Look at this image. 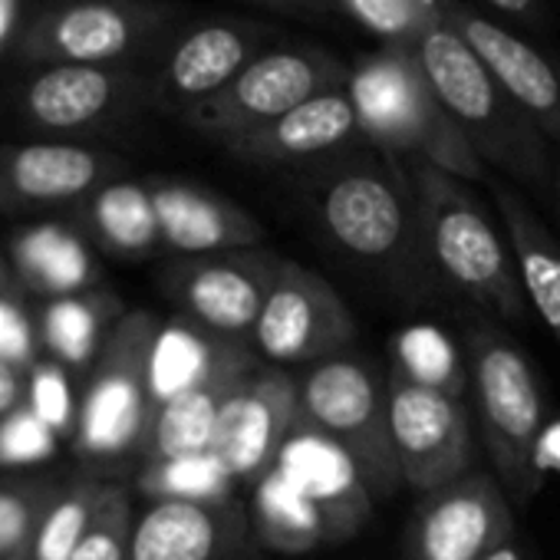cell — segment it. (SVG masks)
Wrapping results in <instances>:
<instances>
[{"label": "cell", "instance_id": "7bdbcfd3", "mask_svg": "<svg viewBox=\"0 0 560 560\" xmlns=\"http://www.w3.org/2000/svg\"><path fill=\"white\" fill-rule=\"evenodd\" d=\"M485 560H527V557H524V550H521L514 540H508L504 547H498V550H494V553H488Z\"/></svg>", "mask_w": 560, "mask_h": 560}, {"label": "cell", "instance_id": "4316f807", "mask_svg": "<svg viewBox=\"0 0 560 560\" xmlns=\"http://www.w3.org/2000/svg\"><path fill=\"white\" fill-rule=\"evenodd\" d=\"M416 386L465 399L471 389L468 363L462 343H455L439 327H406L389 337V370Z\"/></svg>", "mask_w": 560, "mask_h": 560}, {"label": "cell", "instance_id": "ac0fdd59", "mask_svg": "<svg viewBox=\"0 0 560 560\" xmlns=\"http://www.w3.org/2000/svg\"><path fill=\"white\" fill-rule=\"evenodd\" d=\"M247 534L237 501L159 498L129 534V560H228Z\"/></svg>", "mask_w": 560, "mask_h": 560}, {"label": "cell", "instance_id": "277c9868", "mask_svg": "<svg viewBox=\"0 0 560 560\" xmlns=\"http://www.w3.org/2000/svg\"><path fill=\"white\" fill-rule=\"evenodd\" d=\"M416 57L439 103L455 119L485 168H498L511 182L547 195L553 155L544 132L465 47V40L452 27L439 24L416 47Z\"/></svg>", "mask_w": 560, "mask_h": 560}, {"label": "cell", "instance_id": "b9f144b4", "mask_svg": "<svg viewBox=\"0 0 560 560\" xmlns=\"http://www.w3.org/2000/svg\"><path fill=\"white\" fill-rule=\"evenodd\" d=\"M18 18H21V0H0V50L14 40Z\"/></svg>", "mask_w": 560, "mask_h": 560}, {"label": "cell", "instance_id": "74e56055", "mask_svg": "<svg viewBox=\"0 0 560 560\" xmlns=\"http://www.w3.org/2000/svg\"><path fill=\"white\" fill-rule=\"evenodd\" d=\"M244 4L277 14V18H294V21H314V24H327L337 11L334 0H244Z\"/></svg>", "mask_w": 560, "mask_h": 560}, {"label": "cell", "instance_id": "5b68a950", "mask_svg": "<svg viewBox=\"0 0 560 560\" xmlns=\"http://www.w3.org/2000/svg\"><path fill=\"white\" fill-rule=\"evenodd\" d=\"M481 448L511 504H527L540 488L544 393L521 347L494 320H471L462 330Z\"/></svg>", "mask_w": 560, "mask_h": 560}, {"label": "cell", "instance_id": "83f0119b", "mask_svg": "<svg viewBox=\"0 0 560 560\" xmlns=\"http://www.w3.org/2000/svg\"><path fill=\"white\" fill-rule=\"evenodd\" d=\"M90 218L100 237L122 254H145L162 241L152 191L139 182H106L90 205Z\"/></svg>", "mask_w": 560, "mask_h": 560}, {"label": "cell", "instance_id": "4dcf8cb0", "mask_svg": "<svg viewBox=\"0 0 560 560\" xmlns=\"http://www.w3.org/2000/svg\"><path fill=\"white\" fill-rule=\"evenodd\" d=\"M149 491L159 498H182V501H231L234 478L221 468V462L208 455L175 458V462H155L149 481Z\"/></svg>", "mask_w": 560, "mask_h": 560}, {"label": "cell", "instance_id": "7a4b0ae2", "mask_svg": "<svg viewBox=\"0 0 560 560\" xmlns=\"http://www.w3.org/2000/svg\"><path fill=\"white\" fill-rule=\"evenodd\" d=\"M406 168L416 188L425 247L442 288L494 320L511 327L527 324L530 304L521 288L514 254L478 205L468 182L416 159H409Z\"/></svg>", "mask_w": 560, "mask_h": 560}, {"label": "cell", "instance_id": "5bb4252c", "mask_svg": "<svg viewBox=\"0 0 560 560\" xmlns=\"http://www.w3.org/2000/svg\"><path fill=\"white\" fill-rule=\"evenodd\" d=\"M301 419V376L264 363L228 399L211 439V455L234 485L254 488L277 465Z\"/></svg>", "mask_w": 560, "mask_h": 560}, {"label": "cell", "instance_id": "f35d334b", "mask_svg": "<svg viewBox=\"0 0 560 560\" xmlns=\"http://www.w3.org/2000/svg\"><path fill=\"white\" fill-rule=\"evenodd\" d=\"M27 534V508L14 494H0V553L18 547Z\"/></svg>", "mask_w": 560, "mask_h": 560}, {"label": "cell", "instance_id": "4fadbf2b", "mask_svg": "<svg viewBox=\"0 0 560 560\" xmlns=\"http://www.w3.org/2000/svg\"><path fill=\"white\" fill-rule=\"evenodd\" d=\"M386 380L402 481L425 494L475 471V429L465 399L416 386L393 373H386Z\"/></svg>", "mask_w": 560, "mask_h": 560}, {"label": "cell", "instance_id": "60d3db41", "mask_svg": "<svg viewBox=\"0 0 560 560\" xmlns=\"http://www.w3.org/2000/svg\"><path fill=\"white\" fill-rule=\"evenodd\" d=\"M18 396H21V383L14 376V366L8 360H0V416L18 406Z\"/></svg>", "mask_w": 560, "mask_h": 560}, {"label": "cell", "instance_id": "9c48e42d", "mask_svg": "<svg viewBox=\"0 0 560 560\" xmlns=\"http://www.w3.org/2000/svg\"><path fill=\"white\" fill-rule=\"evenodd\" d=\"M273 40H280V31L254 18L208 14L185 21L149 67L152 109L185 119L237 80Z\"/></svg>", "mask_w": 560, "mask_h": 560}, {"label": "cell", "instance_id": "f546056e", "mask_svg": "<svg viewBox=\"0 0 560 560\" xmlns=\"http://www.w3.org/2000/svg\"><path fill=\"white\" fill-rule=\"evenodd\" d=\"M18 254L21 264L40 280L44 288L70 294L77 288H83L90 280V254L83 247V241L57 224H44L27 231L18 241Z\"/></svg>", "mask_w": 560, "mask_h": 560}, {"label": "cell", "instance_id": "484cf974", "mask_svg": "<svg viewBox=\"0 0 560 560\" xmlns=\"http://www.w3.org/2000/svg\"><path fill=\"white\" fill-rule=\"evenodd\" d=\"M250 527L264 547L291 557L317 550L320 544H334L324 514L280 468H270L254 485Z\"/></svg>", "mask_w": 560, "mask_h": 560}, {"label": "cell", "instance_id": "836d02e7", "mask_svg": "<svg viewBox=\"0 0 560 560\" xmlns=\"http://www.w3.org/2000/svg\"><path fill=\"white\" fill-rule=\"evenodd\" d=\"M90 530V504L83 498L60 501L40 527L37 560H70Z\"/></svg>", "mask_w": 560, "mask_h": 560}, {"label": "cell", "instance_id": "8fae6325", "mask_svg": "<svg viewBox=\"0 0 560 560\" xmlns=\"http://www.w3.org/2000/svg\"><path fill=\"white\" fill-rule=\"evenodd\" d=\"M514 540V504L494 471H468L419 494L402 534V560H485Z\"/></svg>", "mask_w": 560, "mask_h": 560}, {"label": "cell", "instance_id": "2e32d148", "mask_svg": "<svg viewBox=\"0 0 560 560\" xmlns=\"http://www.w3.org/2000/svg\"><path fill=\"white\" fill-rule=\"evenodd\" d=\"M442 24L452 27L491 70V77L530 116L544 139L560 145V63L504 24L468 8L465 0H445Z\"/></svg>", "mask_w": 560, "mask_h": 560}, {"label": "cell", "instance_id": "e575fe53", "mask_svg": "<svg viewBox=\"0 0 560 560\" xmlns=\"http://www.w3.org/2000/svg\"><path fill=\"white\" fill-rule=\"evenodd\" d=\"M31 409L54 432H67L73 425V393L57 366H37L31 380Z\"/></svg>", "mask_w": 560, "mask_h": 560}, {"label": "cell", "instance_id": "30bf717a", "mask_svg": "<svg viewBox=\"0 0 560 560\" xmlns=\"http://www.w3.org/2000/svg\"><path fill=\"white\" fill-rule=\"evenodd\" d=\"M357 340V320L327 280L294 260H284L250 334V350L270 366H314Z\"/></svg>", "mask_w": 560, "mask_h": 560}, {"label": "cell", "instance_id": "d590c367", "mask_svg": "<svg viewBox=\"0 0 560 560\" xmlns=\"http://www.w3.org/2000/svg\"><path fill=\"white\" fill-rule=\"evenodd\" d=\"M129 534L132 527L126 524L122 508H113L86 530L70 560H129Z\"/></svg>", "mask_w": 560, "mask_h": 560}, {"label": "cell", "instance_id": "d4e9b609", "mask_svg": "<svg viewBox=\"0 0 560 560\" xmlns=\"http://www.w3.org/2000/svg\"><path fill=\"white\" fill-rule=\"evenodd\" d=\"M264 366L257 353H247L234 366L221 370L214 380L205 386L165 402L155 409L149 422V452L155 462H175V458H191V455H208L211 439L218 429V419L228 406V399Z\"/></svg>", "mask_w": 560, "mask_h": 560}, {"label": "cell", "instance_id": "d6a6232c", "mask_svg": "<svg viewBox=\"0 0 560 560\" xmlns=\"http://www.w3.org/2000/svg\"><path fill=\"white\" fill-rule=\"evenodd\" d=\"M57 432L34 416V409L11 412L0 425V465H37L54 458Z\"/></svg>", "mask_w": 560, "mask_h": 560}, {"label": "cell", "instance_id": "603a6c76", "mask_svg": "<svg viewBox=\"0 0 560 560\" xmlns=\"http://www.w3.org/2000/svg\"><path fill=\"white\" fill-rule=\"evenodd\" d=\"M488 188L504 224V241L517 264L524 298L560 347V237L530 208L524 191L498 178H488Z\"/></svg>", "mask_w": 560, "mask_h": 560}, {"label": "cell", "instance_id": "8992f818", "mask_svg": "<svg viewBox=\"0 0 560 560\" xmlns=\"http://www.w3.org/2000/svg\"><path fill=\"white\" fill-rule=\"evenodd\" d=\"M172 0H57L21 34L24 67H152L185 24Z\"/></svg>", "mask_w": 560, "mask_h": 560}, {"label": "cell", "instance_id": "7402d4cb", "mask_svg": "<svg viewBox=\"0 0 560 560\" xmlns=\"http://www.w3.org/2000/svg\"><path fill=\"white\" fill-rule=\"evenodd\" d=\"M116 159L77 142H34L0 149V198L70 201L116 172Z\"/></svg>", "mask_w": 560, "mask_h": 560}, {"label": "cell", "instance_id": "6da1fadb", "mask_svg": "<svg viewBox=\"0 0 560 560\" xmlns=\"http://www.w3.org/2000/svg\"><path fill=\"white\" fill-rule=\"evenodd\" d=\"M294 191L327 244L396 298L422 304L445 291L425 247L416 188L402 159L357 145L294 172Z\"/></svg>", "mask_w": 560, "mask_h": 560}, {"label": "cell", "instance_id": "ffe728a7", "mask_svg": "<svg viewBox=\"0 0 560 560\" xmlns=\"http://www.w3.org/2000/svg\"><path fill=\"white\" fill-rule=\"evenodd\" d=\"M324 514L334 544L353 537L373 514V494L363 485L353 458L320 429L301 419L277 465Z\"/></svg>", "mask_w": 560, "mask_h": 560}, {"label": "cell", "instance_id": "f1b7e54d", "mask_svg": "<svg viewBox=\"0 0 560 560\" xmlns=\"http://www.w3.org/2000/svg\"><path fill=\"white\" fill-rule=\"evenodd\" d=\"M383 50H416L439 24L445 0H334Z\"/></svg>", "mask_w": 560, "mask_h": 560}, {"label": "cell", "instance_id": "9a60e30c", "mask_svg": "<svg viewBox=\"0 0 560 560\" xmlns=\"http://www.w3.org/2000/svg\"><path fill=\"white\" fill-rule=\"evenodd\" d=\"M284 257L260 247L188 257L172 273V294L211 334L250 343Z\"/></svg>", "mask_w": 560, "mask_h": 560}, {"label": "cell", "instance_id": "ee69618b", "mask_svg": "<svg viewBox=\"0 0 560 560\" xmlns=\"http://www.w3.org/2000/svg\"><path fill=\"white\" fill-rule=\"evenodd\" d=\"M550 201H553V211H557V224H560V159H553V178H550Z\"/></svg>", "mask_w": 560, "mask_h": 560}, {"label": "cell", "instance_id": "44dd1931", "mask_svg": "<svg viewBox=\"0 0 560 560\" xmlns=\"http://www.w3.org/2000/svg\"><path fill=\"white\" fill-rule=\"evenodd\" d=\"M149 191L159 214L162 241L172 250L205 257L257 247L264 241V224L250 211L208 188L188 182H152Z\"/></svg>", "mask_w": 560, "mask_h": 560}, {"label": "cell", "instance_id": "1f68e13d", "mask_svg": "<svg viewBox=\"0 0 560 560\" xmlns=\"http://www.w3.org/2000/svg\"><path fill=\"white\" fill-rule=\"evenodd\" d=\"M44 330H47V343L67 363H86L96 350L100 320L90 304H83L77 298H63L47 311Z\"/></svg>", "mask_w": 560, "mask_h": 560}, {"label": "cell", "instance_id": "52a82bcc", "mask_svg": "<svg viewBox=\"0 0 560 560\" xmlns=\"http://www.w3.org/2000/svg\"><path fill=\"white\" fill-rule=\"evenodd\" d=\"M301 409L304 422L353 458L373 501H386L406 485L389 425V380L376 363L337 353L307 366L301 373Z\"/></svg>", "mask_w": 560, "mask_h": 560}, {"label": "cell", "instance_id": "8d00e7d4", "mask_svg": "<svg viewBox=\"0 0 560 560\" xmlns=\"http://www.w3.org/2000/svg\"><path fill=\"white\" fill-rule=\"evenodd\" d=\"M27 357H31V324L14 304L0 301V360L18 363Z\"/></svg>", "mask_w": 560, "mask_h": 560}, {"label": "cell", "instance_id": "7c38bea8", "mask_svg": "<svg viewBox=\"0 0 560 560\" xmlns=\"http://www.w3.org/2000/svg\"><path fill=\"white\" fill-rule=\"evenodd\" d=\"M18 86L21 113L50 132H90L129 119L152 106V80L145 67H83L50 63L27 67Z\"/></svg>", "mask_w": 560, "mask_h": 560}, {"label": "cell", "instance_id": "ab89813d", "mask_svg": "<svg viewBox=\"0 0 560 560\" xmlns=\"http://www.w3.org/2000/svg\"><path fill=\"white\" fill-rule=\"evenodd\" d=\"M485 4L494 14L511 18L514 24H524L530 31H544L547 27V4H544V0H485Z\"/></svg>", "mask_w": 560, "mask_h": 560}, {"label": "cell", "instance_id": "cb8c5ba5", "mask_svg": "<svg viewBox=\"0 0 560 560\" xmlns=\"http://www.w3.org/2000/svg\"><path fill=\"white\" fill-rule=\"evenodd\" d=\"M254 353L247 343L224 340L211 330H198L188 324H168L155 330L152 347H149V363H145V386H149V422L155 409L165 402L205 386L214 380L221 370L234 366Z\"/></svg>", "mask_w": 560, "mask_h": 560}, {"label": "cell", "instance_id": "e0dca14e", "mask_svg": "<svg viewBox=\"0 0 560 560\" xmlns=\"http://www.w3.org/2000/svg\"><path fill=\"white\" fill-rule=\"evenodd\" d=\"M357 145H366V142L360 132L350 90L343 86L241 136L237 142L224 145V152L250 168L301 172L340 152H350Z\"/></svg>", "mask_w": 560, "mask_h": 560}, {"label": "cell", "instance_id": "3957f363", "mask_svg": "<svg viewBox=\"0 0 560 560\" xmlns=\"http://www.w3.org/2000/svg\"><path fill=\"white\" fill-rule=\"evenodd\" d=\"M350 100L357 106L363 142L396 155L435 165L462 182L488 185V168L439 103L416 50L360 54L350 63Z\"/></svg>", "mask_w": 560, "mask_h": 560}, {"label": "cell", "instance_id": "ba28073f", "mask_svg": "<svg viewBox=\"0 0 560 560\" xmlns=\"http://www.w3.org/2000/svg\"><path fill=\"white\" fill-rule=\"evenodd\" d=\"M347 83L350 63H343L327 47L307 40H280L267 47L218 96L191 109L182 122L224 149L324 93L343 90Z\"/></svg>", "mask_w": 560, "mask_h": 560}, {"label": "cell", "instance_id": "d6986e66", "mask_svg": "<svg viewBox=\"0 0 560 560\" xmlns=\"http://www.w3.org/2000/svg\"><path fill=\"white\" fill-rule=\"evenodd\" d=\"M155 330L149 324H129L119 337V350L106 373L93 383L83 419L80 439L93 455H119L149 432V386H145V363Z\"/></svg>", "mask_w": 560, "mask_h": 560}]
</instances>
